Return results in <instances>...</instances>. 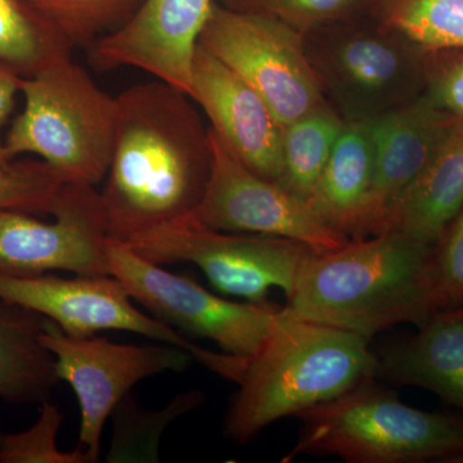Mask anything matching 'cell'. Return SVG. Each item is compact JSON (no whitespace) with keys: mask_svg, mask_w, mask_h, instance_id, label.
<instances>
[{"mask_svg":"<svg viewBox=\"0 0 463 463\" xmlns=\"http://www.w3.org/2000/svg\"><path fill=\"white\" fill-rule=\"evenodd\" d=\"M116 99L114 147L99 196L109 240L128 242L194 215L213 157L209 127L185 91L156 79Z\"/></svg>","mask_w":463,"mask_h":463,"instance_id":"cell-1","label":"cell"},{"mask_svg":"<svg viewBox=\"0 0 463 463\" xmlns=\"http://www.w3.org/2000/svg\"><path fill=\"white\" fill-rule=\"evenodd\" d=\"M432 251L392 231L313 251L283 310L367 339L399 323L422 327L437 315Z\"/></svg>","mask_w":463,"mask_h":463,"instance_id":"cell-2","label":"cell"},{"mask_svg":"<svg viewBox=\"0 0 463 463\" xmlns=\"http://www.w3.org/2000/svg\"><path fill=\"white\" fill-rule=\"evenodd\" d=\"M370 339L295 318L281 309L272 334L246 364L224 421V437L245 444L268 426L373 381L379 358Z\"/></svg>","mask_w":463,"mask_h":463,"instance_id":"cell-3","label":"cell"},{"mask_svg":"<svg viewBox=\"0 0 463 463\" xmlns=\"http://www.w3.org/2000/svg\"><path fill=\"white\" fill-rule=\"evenodd\" d=\"M24 109L5 136L11 160L33 155L69 183L105 181L114 147L118 99L72 56L21 83Z\"/></svg>","mask_w":463,"mask_h":463,"instance_id":"cell-4","label":"cell"},{"mask_svg":"<svg viewBox=\"0 0 463 463\" xmlns=\"http://www.w3.org/2000/svg\"><path fill=\"white\" fill-rule=\"evenodd\" d=\"M300 419L298 455L337 456L349 463H411L463 458V419L402 403L373 380L307 408Z\"/></svg>","mask_w":463,"mask_h":463,"instance_id":"cell-5","label":"cell"},{"mask_svg":"<svg viewBox=\"0 0 463 463\" xmlns=\"http://www.w3.org/2000/svg\"><path fill=\"white\" fill-rule=\"evenodd\" d=\"M355 17L306 33L304 47L332 108L345 121H368L422 96L428 52L373 16Z\"/></svg>","mask_w":463,"mask_h":463,"instance_id":"cell-6","label":"cell"},{"mask_svg":"<svg viewBox=\"0 0 463 463\" xmlns=\"http://www.w3.org/2000/svg\"><path fill=\"white\" fill-rule=\"evenodd\" d=\"M152 263L197 265L218 291L267 303L270 288L291 295L313 250L298 241L213 230L194 215L121 242Z\"/></svg>","mask_w":463,"mask_h":463,"instance_id":"cell-7","label":"cell"},{"mask_svg":"<svg viewBox=\"0 0 463 463\" xmlns=\"http://www.w3.org/2000/svg\"><path fill=\"white\" fill-rule=\"evenodd\" d=\"M109 274L129 297L169 327L215 341L227 354L249 361L272 334L281 309L269 303L241 304L164 269L124 243L109 240Z\"/></svg>","mask_w":463,"mask_h":463,"instance_id":"cell-8","label":"cell"},{"mask_svg":"<svg viewBox=\"0 0 463 463\" xmlns=\"http://www.w3.org/2000/svg\"><path fill=\"white\" fill-rule=\"evenodd\" d=\"M0 300L45 317L70 336H94L109 330L133 332L181 347L225 379L236 381L242 371L239 356L203 349L181 332L145 315L114 276L63 279L50 273L30 277L0 274Z\"/></svg>","mask_w":463,"mask_h":463,"instance_id":"cell-9","label":"cell"},{"mask_svg":"<svg viewBox=\"0 0 463 463\" xmlns=\"http://www.w3.org/2000/svg\"><path fill=\"white\" fill-rule=\"evenodd\" d=\"M199 44L263 97L282 127L327 102L304 35L274 18L213 5Z\"/></svg>","mask_w":463,"mask_h":463,"instance_id":"cell-10","label":"cell"},{"mask_svg":"<svg viewBox=\"0 0 463 463\" xmlns=\"http://www.w3.org/2000/svg\"><path fill=\"white\" fill-rule=\"evenodd\" d=\"M43 345L56 362L57 376L71 386L80 405V432L76 449L88 463L99 461L103 429L130 390L146 379L190 365L192 355L181 347L125 345L96 336L66 335L47 319Z\"/></svg>","mask_w":463,"mask_h":463,"instance_id":"cell-11","label":"cell"},{"mask_svg":"<svg viewBox=\"0 0 463 463\" xmlns=\"http://www.w3.org/2000/svg\"><path fill=\"white\" fill-rule=\"evenodd\" d=\"M53 221L32 213L0 210V274L41 276L65 270L75 276H111L109 227L99 191L67 183Z\"/></svg>","mask_w":463,"mask_h":463,"instance_id":"cell-12","label":"cell"},{"mask_svg":"<svg viewBox=\"0 0 463 463\" xmlns=\"http://www.w3.org/2000/svg\"><path fill=\"white\" fill-rule=\"evenodd\" d=\"M212 174L194 216L216 231L283 237L306 243L315 252L347 242L279 183L251 172L209 127Z\"/></svg>","mask_w":463,"mask_h":463,"instance_id":"cell-13","label":"cell"},{"mask_svg":"<svg viewBox=\"0 0 463 463\" xmlns=\"http://www.w3.org/2000/svg\"><path fill=\"white\" fill-rule=\"evenodd\" d=\"M215 0H143L116 32L87 51L99 71L136 67L191 97L192 65Z\"/></svg>","mask_w":463,"mask_h":463,"instance_id":"cell-14","label":"cell"},{"mask_svg":"<svg viewBox=\"0 0 463 463\" xmlns=\"http://www.w3.org/2000/svg\"><path fill=\"white\" fill-rule=\"evenodd\" d=\"M191 99L228 148L261 178L279 183L283 127L263 97L231 67L197 45Z\"/></svg>","mask_w":463,"mask_h":463,"instance_id":"cell-15","label":"cell"},{"mask_svg":"<svg viewBox=\"0 0 463 463\" xmlns=\"http://www.w3.org/2000/svg\"><path fill=\"white\" fill-rule=\"evenodd\" d=\"M459 121L425 93L368 120L374 145L371 236L381 233L390 207L443 147Z\"/></svg>","mask_w":463,"mask_h":463,"instance_id":"cell-16","label":"cell"},{"mask_svg":"<svg viewBox=\"0 0 463 463\" xmlns=\"http://www.w3.org/2000/svg\"><path fill=\"white\" fill-rule=\"evenodd\" d=\"M374 145L368 121H345L307 206L346 240L371 236Z\"/></svg>","mask_w":463,"mask_h":463,"instance_id":"cell-17","label":"cell"},{"mask_svg":"<svg viewBox=\"0 0 463 463\" xmlns=\"http://www.w3.org/2000/svg\"><path fill=\"white\" fill-rule=\"evenodd\" d=\"M463 207V120L390 207L383 232L435 249Z\"/></svg>","mask_w":463,"mask_h":463,"instance_id":"cell-18","label":"cell"},{"mask_svg":"<svg viewBox=\"0 0 463 463\" xmlns=\"http://www.w3.org/2000/svg\"><path fill=\"white\" fill-rule=\"evenodd\" d=\"M377 358V376L430 390L463 412V310L437 313Z\"/></svg>","mask_w":463,"mask_h":463,"instance_id":"cell-19","label":"cell"},{"mask_svg":"<svg viewBox=\"0 0 463 463\" xmlns=\"http://www.w3.org/2000/svg\"><path fill=\"white\" fill-rule=\"evenodd\" d=\"M48 318L0 300V399L11 403L50 401L60 379L56 362L43 345Z\"/></svg>","mask_w":463,"mask_h":463,"instance_id":"cell-20","label":"cell"},{"mask_svg":"<svg viewBox=\"0 0 463 463\" xmlns=\"http://www.w3.org/2000/svg\"><path fill=\"white\" fill-rule=\"evenodd\" d=\"M344 127L345 120L328 100L283 127L279 184L307 203Z\"/></svg>","mask_w":463,"mask_h":463,"instance_id":"cell-21","label":"cell"},{"mask_svg":"<svg viewBox=\"0 0 463 463\" xmlns=\"http://www.w3.org/2000/svg\"><path fill=\"white\" fill-rule=\"evenodd\" d=\"M72 53L29 0H0V66L30 78Z\"/></svg>","mask_w":463,"mask_h":463,"instance_id":"cell-22","label":"cell"},{"mask_svg":"<svg viewBox=\"0 0 463 463\" xmlns=\"http://www.w3.org/2000/svg\"><path fill=\"white\" fill-rule=\"evenodd\" d=\"M371 11L423 51L463 50V0H373Z\"/></svg>","mask_w":463,"mask_h":463,"instance_id":"cell-23","label":"cell"},{"mask_svg":"<svg viewBox=\"0 0 463 463\" xmlns=\"http://www.w3.org/2000/svg\"><path fill=\"white\" fill-rule=\"evenodd\" d=\"M72 50L88 51L136 14L143 0H29Z\"/></svg>","mask_w":463,"mask_h":463,"instance_id":"cell-24","label":"cell"},{"mask_svg":"<svg viewBox=\"0 0 463 463\" xmlns=\"http://www.w3.org/2000/svg\"><path fill=\"white\" fill-rule=\"evenodd\" d=\"M205 395L199 390L179 395L160 412H147L134 403L130 395L116 407L115 432L108 462L158 461L157 443L165 426L179 414L190 412L203 403Z\"/></svg>","mask_w":463,"mask_h":463,"instance_id":"cell-25","label":"cell"},{"mask_svg":"<svg viewBox=\"0 0 463 463\" xmlns=\"http://www.w3.org/2000/svg\"><path fill=\"white\" fill-rule=\"evenodd\" d=\"M67 183L39 158H16L0 167V210L52 215Z\"/></svg>","mask_w":463,"mask_h":463,"instance_id":"cell-26","label":"cell"},{"mask_svg":"<svg viewBox=\"0 0 463 463\" xmlns=\"http://www.w3.org/2000/svg\"><path fill=\"white\" fill-rule=\"evenodd\" d=\"M368 0H221L241 14H260L306 33L327 24L361 14Z\"/></svg>","mask_w":463,"mask_h":463,"instance_id":"cell-27","label":"cell"},{"mask_svg":"<svg viewBox=\"0 0 463 463\" xmlns=\"http://www.w3.org/2000/svg\"><path fill=\"white\" fill-rule=\"evenodd\" d=\"M41 416L25 431L5 434L0 439V463H88L79 449L61 452L57 434L62 413L50 402L42 403Z\"/></svg>","mask_w":463,"mask_h":463,"instance_id":"cell-28","label":"cell"},{"mask_svg":"<svg viewBox=\"0 0 463 463\" xmlns=\"http://www.w3.org/2000/svg\"><path fill=\"white\" fill-rule=\"evenodd\" d=\"M431 279L437 313L463 310V207L432 251Z\"/></svg>","mask_w":463,"mask_h":463,"instance_id":"cell-29","label":"cell"},{"mask_svg":"<svg viewBox=\"0 0 463 463\" xmlns=\"http://www.w3.org/2000/svg\"><path fill=\"white\" fill-rule=\"evenodd\" d=\"M423 93L437 108L463 120V50L428 52Z\"/></svg>","mask_w":463,"mask_h":463,"instance_id":"cell-30","label":"cell"},{"mask_svg":"<svg viewBox=\"0 0 463 463\" xmlns=\"http://www.w3.org/2000/svg\"><path fill=\"white\" fill-rule=\"evenodd\" d=\"M21 76L14 74L11 70L0 66V167L7 166L12 163L7 151H5L3 128L7 123L9 116L14 112L17 94H21Z\"/></svg>","mask_w":463,"mask_h":463,"instance_id":"cell-31","label":"cell"},{"mask_svg":"<svg viewBox=\"0 0 463 463\" xmlns=\"http://www.w3.org/2000/svg\"><path fill=\"white\" fill-rule=\"evenodd\" d=\"M3 431L0 430V439H2Z\"/></svg>","mask_w":463,"mask_h":463,"instance_id":"cell-32","label":"cell"}]
</instances>
